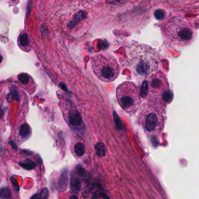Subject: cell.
Returning <instances> with one entry per match:
<instances>
[{
	"label": "cell",
	"instance_id": "4fadbf2b",
	"mask_svg": "<svg viewBox=\"0 0 199 199\" xmlns=\"http://www.w3.org/2000/svg\"><path fill=\"white\" fill-rule=\"evenodd\" d=\"M74 151L77 156L81 157L85 153V147L82 143L78 142L74 146Z\"/></svg>",
	"mask_w": 199,
	"mask_h": 199
},
{
	"label": "cell",
	"instance_id": "9a60e30c",
	"mask_svg": "<svg viewBox=\"0 0 199 199\" xmlns=\"http://www.w3.org/2000/svg\"><path fill=\"white\" fill-rule=\"evenodd\" d=\"M18 80L24 84H26L29 80V76L26 73H21L18 76Z\"/></svg>",
	"mask_w": 199,
	"mask_h": 199
},
{
	"label": "cell",
	"instance_id": "d6986e66",
	"mask_svg": "<svg viewBox=\"0 0 199 199\" xmlns=\"http://www.w3.org/2000/svg\"><path fill=\"white\" fill-rule=\"evenodd\" d=\"M165 14L164 11H162V10H157L155 12V18L157 19H159V20L164 19V17H165Z\"/></svg>",
	"mask_w": 199,
	"mask_h": 199
},
{
	"label": "cell",
	"instance_id": "9c48e42d",
	"mask_svg": "<svg viewBox=\"0 0 199 199\" xmlns=\"http://www.w3.org/2000/svg\"><path fill=\"white\" fill-rule=\"evenodd\" d=\"M69 122L70 124L72 126H78L81 124V118L77 111H70L69 114Z\"/></svg>",
	"mask_w": 199,
	"mask_h": 199
},
{
	"label": "cell",
	"instance_id": "30bf717a",
	"mask_svg": "<svg viewBox=\"0 0 199 199\" xmlns=\"http://www.w3.org/2000/svg\"><path fill=\"white\" fill-rule=\"evenodd\" d=\"M19 165L26 170H32L36 167L35 163L30 159H26L24 161L20 162Z\"/></svg>",
	"mask_w": 199,
	"mask_h": 199
},
{
	"label": "cell",
	"instance_id": "5bb4252c",
	"mask_svg": "<svg viewBox=\"0 0 199 199\" xmlns=\"http://www.w3.org/2000/svg\"><path fill=\"white\" fill-rule=\"evenodd\" d=\"M11 191L8 187L0 189V198L3 199H9L11 197Z\"/></svg>",
	"mask_w": 199,
	"mask_h": 199
},
{
	"label": "cell",
	"instance_id": "e0dca14e",
	"mask_svg": "<svg viewBox=\"0 0 199 199\" xmlns=\"http://www.w3.org/2000/svg\"><path fill=\"white\" fill-rule=\"evenodd\" d=\"M39 196V199H48L49 196V191L47 187H44L41 190Z\"/></svg>",
	"mask_w": 199,
	"mask_h": 199
},
{
	"label": "cell",
	"instance_id": "8fae6325",
	"mask_svg": "<svg viewBox=\"0 0 199 199\" xmlns=\"http://www.w3.org/2000/svg\"><path fill=\"white\" fill-rule=\"evenodd\" d=\"M31 133V129L29 126L26 124H22L19 128V135L22 137V138H27L29 136Z\"/></svg>",
	"mask_w": 199,
	"mask_h": 199
},
{
	"label": "cell",
	"instance_id": "7a4b0ae2",
	"mask_svg": "<svg viewBox=\"0 0 199 199\" xmlns=\"http://www.w3.org/2000/svg\"><path fill=\"white\" fill-rule=\"evenodd\" d=\"M166 104L162 100L148 96L139 109L138 124L149 135L158 136L164 130Z\"/></svg>",
	"mask_w": 199,
	"mask_h": 199
},
{
	"label": "cell",
	"instance_id": "6da1fadb",
	"mask_svg": "<svg viewBox=\"0 0 199 199\" xmlns=\"http://www.w3.org/2000/svg\"><path fill=\"white\" fill-rule=\"evenodd\" d=\"M126 54L127 65L139 82L144 81L159 69V55L148 46L133 43L127 47Z\"/></svg>",
	"mask_w": 199,
	"mask_h": 199
},
{
	"label": "cell",
	"instance_id": "277c9868",
	"mask_svg": "<svg viewBox=\"0 0 199 199\" xmlns=\"http://www.w3.org/2000/svg\"><path fill=\"white\" fill-rule=\"evenodd\" d=\"M116 98L122 108L131 115L138 111L142 104L138 87L134 82L130 81L119 85L116 89Z\"/></svg>",
	"mask_w": 199,
	"mask_h": 199
},
{
	"label": "cell",
	"instance_id": "7c38bea8",
	"mask_svg": "<svg viewBox=\"0 0 199 199\" xmlns=\"http://www.w3.org/2000/svg\"><path fill=\"white\" fill-rule=\"evenodd\" d=\"M96 154L99 157H103L106 154V147L102 143H98L95 145Z\"/></svg>",
	"mask_w": 199,
	"mask_h": 199
},
{
	"label": "cell",
	"instance_id": "603a6c76",
	"mask_svg": "<svg viewBox=\"0 0 199 199\" xmlns=\"http://www.w3.org/2000/svg\"><path fill=\"white\" fill-rule=\"evenodd\" d=\"M60 87H61L62 89H63L64 90H65V91H67V87H66L65 84L64 83H60Z\"/></svg>",
	"mask_w": 199,
	"mask_h": 199
},
{
	"label": "cell",
	"instance_id": "4316f807",
	"mask_svg": "<svg viewBox=\"0 0 199 199\" xmlns=\"http://www.w3.org/2000/svg\"><path fill=\"white\" fill-rule=\"evenodd\" d=\"M3 57L1 55H0V64H1V62L3 61Z\"/></svg>",
	"mask_w": 199,
	"mask_h": 199
},
{
	"label": "cell",
	"instance_id": "ffe728a7",
	"mask_svg": "<svg viewBox=\"0 0 199 199\" xmlns=\"http://www.w3.org/2000/svg\"><path fill=\"white\" fill-rule=\"evenodd\" d=\"M11 182H12V183H13V185L14 187L16 189V190L17 191H18L19 190V186L18 184V183L17 180L13 176H12L11 178Z\"/></svg>",
	"mask_w": 199,
	"mask_h": 199
},
{
	"label": "cell",
	"instance_id": "2e32d148",
	"mask_svg": "<svg viewBox=\"0 0 199 199\" xmlns=\"http://www.w3.org/2000/svg\"><path fill=\"white\" fill-rule=\"evenodd\" d=\"M19 43L22 46H26L28 45L29 40L27 35L23 34L19 37Z\"/></svg>",
	"mask_w": 199,
	"mask_h": 199
},
{
	"label": "cell",
	"instance_id": "7402d4cb",
	"mask_svg": "<svg viewBox=\"0 0 199 199\" xmlns=\"http://www.w3.org/2000/svg\"><path fill=\"white\" fill-rule=\"evenodd\" d=\"M9 143H10V144L11 145V146L13 147V149L14 150H18L17 145L13 141L10 140V141L9 142Z\"/></svg>",
	"mask_w": 199,
	"mask_h": 199
},
{
	"label": "cell",
	"instance_id": "ba28073f",
	"mask_svg": "<svg viewBox=\"0 0 199 199\" xmlns=\"http://www.w3.org/2000/svg\"><path fill=\"white\" fill-rule=\"evenodd\" d=\"M81 187V182L79 179L75 175L72 174L70 181V187L75 193H78Z\"/></svg>",
	"mask_w": 199,
	"mask_h": 199
},
{
	"label": "cell",
	"instance_id": "52a82bcc",
	"mask_svg": "<svg viewBox=\"0 0 199 199\" xmlns=\"http://www.w3.org/2000/svg\"><path fill=\"white\" fill-rule=\"evenodd\" d=\"M68 169H65L61 172L57 183L58 189L60 191H64L67 187L68 181Z\"/></svg>",
	"mask_w": 199,
	"mask_h": 199
},
{
	"label": "cell",
	"instance_id": "8992f818",
	"mask_svg": "<svg viewBox=\"0 0 199 199\" xmlns=\"http://www.w3.org/2000/svg\"><path fill=\"white\" fill-rule=\"evenodd\" d=\"M148 95L158 98L166 104L172 100L171 93L166 76L162 72H157L147 78Z\"/></svg>",
	"mask_w": 199,
	"mask_h": 199
},
{
	"label": "cell",
	"instance_id": "484cf974",
	"mask_svg": "<svg viewBox=\"0 0 199 199\" xmlns=\"http://www.w3.org/2000/svg\"><path fill=\"white\" fill-rule=\"evenodd\" d=\"M69 199H78V197H77V196H75V195H72V196H71L69 198Z\"/></svg>",
	"mask_w": 199,
	"mask_h": 199
},
{
	"label": "cell",
	"instance_id": "ac0fdd59",
	"mask_svg": "<svg viewBox=\"0 0 199 199\" xmlns=\"http://www.w3.org/2000/svg\"><path fill=\"white\" fill-rule=\"evenodd\" d=\"M77 173L78 174L81 176V177H86L87 173H86V171L85 170V169L82 167L81 166H78L77 167Z\"/></svg>",
	"mask_w": 199,
	"mask_h": 199
},
{
	"label": "cell",
	"instance_id": "5b68a950",
	"mask_svg": "<svg viewBox=\"0 0 199 199\" xmlns=\"http://www.w3.org/2000/svg\"><path fill=\"white\" fill-rule=\"evenodd\" d=\"M91 66L96 76L104 82H113L120 73V66L117 60L107 54H97L93 56Z\"/></svg>",
	"mask_w": 199,
	"mask_h": 199
},
{
	"label": "cell",
	"instance_id": "d4e9b609",
	"mask_svg": "<svg viewBox=\"0 0 199 199\" xmlns=\"http://www.w3.org/2000/svg\"><path fill=\"white\" fill-rule=\"evenodd\" d=\"M101 197H102L104 199H110L109 197L106 194L101 193Z\"/></svg>",
	"mask_w": 199,
	"mask_h": 199
},
{
	"label": "cell",
	"instance_id": "cb8c5ba5",
	"mask_svg": "<svg viewBox=\"0 0 199 199\" xmlns=\"http://www.w3.org/2000/svg\"><path fill=\"white\" fill-rule=\"evenodd\" d=\"M31 199H39V196L38 194H35L34 195L32 196Z\"/></svg>",
	"mask_w": 199,
	"mask_h": 199
},
{
	"label": "cell",
	"instance_id": "44dd1931",
	"mask_svg": "<svg viewBox=\"0 0 199 199\" xmlns=\"http://www.w3.org/2000/svg\"><path fill=\"white\" fill-rule=\"evenodd\" d=\"M13 97H14L15 98V100H16L17 101H19V100H20V97H19V95L17 92V91L15 90V89H14L12 90V92L11 93Z\"/></svg>",
	"mask_w": 199,
	"mask_h": 199
},
{
	"label": "cell",
	"instance_id": "3957f363",
	"mask_svg": "<svg viewBox=\"0 0 199 199\" xmlns=\"http://www.w3.org/2000/svg\"><path fill=\"white\" fill-rule=\"evenodd\" d=\"M195 30L190 22L183 17H175L168 21L164 28L166 41L172 46L185 47L194 39Z\"/></svg>",
	"mask_w": 199,
	"mask_h": 199
}]
</instances>
